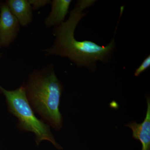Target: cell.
<instances>
[{
  "label": "cell",
  "instance_id": "1",
  "mask_svg": "<svg viewBox=\"0 0 150 150\" xmlns=\"http://www.w3.org/2000/svg\"><path fill=\"white\" fill-rule=\"evenodd\" d=\"M93 0L77 1L69 18L57 27L54 28V43L43 50L46 56H57L68 58L77 67H86L91 71L97 68V61L108 62L115 49L114 38L107 46H100L90 40L79 41L75 38V30L79 22L85 16L86 8L95 3Z\"/></svg>",
  "mask_w": 150,
  "mask_h": 150
},
{
  "label": "cell",
  "instance_id": "2",
  "mask_svg": "<svg viewBox=\"0 0 150 150\" xmlns=\"http://www.w3.org/2000/svg\"><path fill=\"white\" fill-rule=\"evenodd\" d=\"M23 83L26 97L35 113L56 131L61 130L63 118L59 105L64 88L56 76L54 65L33 70Z\"/></svg>",
  "mask_w": 150,
  "mask_h": 150
},
{
  "label": "cell",
  "instance_id": "3",
  "mask_svg": "<svg viewBox=\"0 0 150 150\" xmlns=\"http://www.w3.org/2000/svg\"><path fill=\"white\" fill-rule=\"evenodd\" d=\"M0 93L5 97L8 112L17 119L16 126L20 131L33 133L37 146L42 141H47L57 149H63L56 142L50 126L35 115L26 97L23 83L18 88L11 91L7 90L0 85Z\"/></svg>",
  "mask_w": 150,
  "mask_h": 150
},
{
  "label": "cell",
  "instance_id": "4",
  "mask_svg": "<svg viewBox=\"0 0 150 150\" xmlns=\"http://www.w3.org/2000/svg\"><path fill=\"white\" fill-rule=\"evenodd\" d=\"M20 24L5 2L0 4V48H7L17 37Z\"/></svg>",
  "mask_w": 150,
  "mask_h": 150
},
{
  "label": "cell",
  "instance_id": "5",
  "mask_svg": "<svg viewBox=\"0 0 150 150\" xmlns=\"http://www.w3.org/2000/svg\"><path fill=\"white\" fill-rule=\"evenodd\" d=\"M147 110L146 118L141 123L131 122L125 126L132 130L133 138L139 140L142 144V150H150V100L147 98Z\"/></svg>",
  "mask_w": 150,
  "mask_h": 150
},
{
  "label": "cell",
  "instance_id": "6",
  "mask_svg": "<svg viewBox=\"0 0 150 150\" xmlns=\"http://www.w3.org/2000/svg\"><path fill=\"white\" fill-rule=\"evenodd\" d=\"M71 0H53L51 2V9L50 13L44 21L46 27L59 26L64 22L68 13Z\"/></svg>",
  "mask_w": 150,
  "mask_h": 150
},
{
  "label": "cell",
  "instance_id": "7",
  "mask_svg": "<svg viewBox=\"0 0 150 150\" xmlns=\"http://www.w3.org/2000/svg\"><path fill=\"white\" fill-rule=\"evenodd\" d=\"M5 3L20 25L25 27L31 23L33 9L28 0H7Z\"/></svg>",
  "mask_w": 150,
  "mask_h": 150
},
{
  "label": "cell",
  "instance_id": "8",
  "mask_svg": "<svg viewBox=\"0 0 150 150\" xmlns=\"http://www.w3.org/2000/svg\"><path fill=\"white\" fill-rule=\"evenodd\" d=\"M150 67V56H148L142 62L139 67L135 71L134 75L136 76H139L142 73L147 69Z\"/></svg>",
  "mask_w": 150,
  "mask_h": 150
},
{
  "label": "cell",
  "instance_id": "9",
  "mask_svg": "<svg viewBox=\"0 0 150 150\" xmlns=\"http://www.w3.org/2000/svg\"><path fill=\"white\" fill-rule=\"evenodd\" d=\"M28 1L33 10H35L51 4V2L50 0H28Z\"/></svg>",
  "mask_w": 150,
  "mask_h": 150
},
{
  "label": "cell",
  "instance_id": "10",
  "mask_svg": "<svg viewBox=\"0 0 150 150\" xmlns=\"http://www.w3.org/2000/svg\"><path fill=\"white\" fill-rule=\"evenodd\" d=\"M2 56V53H0V58Z\"/></svg>",
  "mask_w": 150,
  "mask_h": 150
}]
</instances>
